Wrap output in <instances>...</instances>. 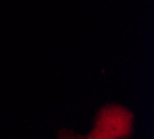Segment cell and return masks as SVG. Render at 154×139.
Returning <instances> with one entry per match:
<instances>
[{"label": "cell", "instance_id": "cell-1", "mask_svg": "<svg viewBox=\"0 0 154 139\" xmlns=\"http://www.w3.org/2000/svg\"><path fill=\"white\" fill-rule=\"evenodd\" d=\"M133 113L121 104H107L101 107L92 131L86 139H126L133 134Z\"/></svg>", "mask_w": 154, "mask_h": 139}]
</instances>
